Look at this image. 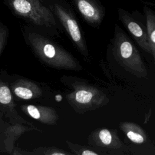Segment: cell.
<instances>
[{
	"label": "cell",
	"instance_id": "277c9868",
	"mask_svg": "<svg viewBox=\"0 0 155 155\" xmlns=\"http://www.w3.org/2000/svg\"><path fill=\"white\" fill-rule=\"evenodd\" d=\"M51 8L81 53L88 56V50L78 23L68 4L64 0H51Z\"/></svg>",
	"mask_w": 155,
	"mask_h": 155
},
{
	"label": "cell",
	"instance_id": "6da1fadb",
	"mask_svg": "<svg viewBox=\"0 0 155 155\" xmlns=\"http://www.w3.org/2000/svg\"><path fill=\"white\" fill-rule=\"evenodd\" d=\"M3 2L14 15L35 27L47 30L58 27L51 0H3Z\"/></svg>",
	"mask_w": 155,
	"mask_h": 155
},
{
	"label": "cell",
	"instance_id": "8992f818",
	"mask_svg": "<svg viewBox=\"0 0 155 155\" xmlns=\"http://www.w3.org/2000/svg\"><path fill=\"white\" fill-rule=\"evenodd\" d=\"M117 12L119 19L132 35L139 46L146 52L151 53L147 28L145 30L133 16L127 11L119 8Z\"/></svg>",
	"mask_w": 155,
	"mask_h": 155
},
{
	"label": "cell",
	"instance_id": "4fadbf2b",
	"mask_svg": "<svg viewBox=\"0 0 155 155\" xmlns=\"http://www.w3.org/2000/svg\"><path fill=\"white\" fill-rule=\"evenodd\" d=\"M12 101V94L10 89L5 85L0 87V103L8 104Z\"/></svg>",
	"mask_w": 155,
	"mask_h": 155
},
{
	"label": "cell",
	"instance_id": "9a60e30c",
	"mask_svg": "<svg viewBox=\"0 0 155 155\" xmlns=\"http://www.w3.org/2000/svg\"><path fill=\"white\" fill-rule=\"evenodd\" d=\"M7 36V28L0 22V51Z\"/></svg>",
	"mask_w": 155,
	"mask_h": 155
},
{
	"label": "cell",
	"instance_id": "7a4b0ae2",
	"mask_svg": "<svg viewBox=\"0 0 155 155\" xmlns=\"http://www.w3.org/2000/svg\"><path fill=\"white\" fill-rule=\"evenodd\" d=\"M28 39L37 54L47 64L56 68L79 71L81 65L73 56L41 34L28 31Z\"/></svg>",
	"mask_w": 155,
	"mask_h": 155
},
{
	"label": "cell",
	"instance_id": "ba28073f",
	"mask_svg": "<svg viewBox=\"0 0 155 155\" xmlns=\"http://www.w3.org/2000/svg\"><path fill=\"white\" fill-rule=\"evenodd\" d=\"M26 111L31 117L44 124H54L58 118L56 111L50 107L28 105Z\"/></svg>",
	"mask_w": 155,
	"mask_h": 155
},
{
	"label": "cell",
	"instance_id": "3957f363",
	"mask_svg": "<svg viewBox=\"0 0 155 155\" xmlns=\"http://www.w3.org/2000/svg\"><path fill=\"white\" fill-rule=\"evenodd\" d=\"M113 51L117 62L137 78H147V70L139 52L122 28L116 25Z\"/></svg>",
	"mask_w": 155,
	"mask_h": 155
},
{
	"label": "cell",
	"instance_id": "52a82bcc",
	"mask_svg": "<svg viewBox=\"0 0 155 155\" xmlns=\"http://www.w3.org/2000/svg\"><path fill=\"white\" fill-rule=\"evenodd\" d=\"M84 19L91 25H100L105 16V8L99 0H73Z\"/></svg>",
	"mask_w": 155,
	"mask_h": 155
},
{
	"label": "cell",
	"instance_id": "30bf717a",
	"mask_svg": "<svg viewBox=\"0 0 155 155\" xmlns=\"http://www.w3.org/2000/svg\"><path fill=\"white\" fill-rule=\"evenodd\" d=\"M145 5L143 11L145 16L146 27L151 46V54L153 56L155 65V11L147 4Z\"/></svg>",
	"mask_w": 155,
	"mask_h": 155
},
{
	"label": "cell",
	"instance_id": "5bb4252c",
	"mask_svg": "<svg viewBox=\"0 0 155 155\" xmlns=\"http://www.w3.org/2000/svg\"><path fill=\"white\" fill-rule=\"evenodd\" d=\"M70 148L74 151L76 154L80 155H98V153L93 151L92 150L87 148L84 147H80L73 145L71 143H68Z\"/></svg>",
	"mask_w": 155,
	"mask_h": 155
},
{
	"label": "cell",
	"instance_id": "7c38bea8",
	"mask_svg": "<svg viewBox=\"0 0 155 155\" xmlns=\"http://www.w3.org/2000/svg\"><path fill=\"white\" fill-rule=\"evenodd\" d=\"M34 84L28 82L22 83L15 87L13 91L15 94L19 98L23 99H30L39 94L41 91Z\"/></svg>",
	"mask_w": 155,
	"mask_h": 155
},
{
	"label": "cell",
	"instance_id": "8fae6325",
	"mask_svg": "<svg viewBox=\"0 0 155 155\" xmlns=\"http://www.w3.org/2000/svg\"><path fill=\"white\" fill-rule=\"evenodd\" d=\"M120 127L131 142L136 143H142L145 142L146 134L139 125L133 123L123 122L120 124Z\"/></svg>",
	"mask_w": 155,
	"mask_h": 155
},
{
	"label": "cell",
	"instance_id": "9c48e42d",
	"mask_svg": "<svg viewBox=\"0 0 155 155\" xmlns=\"http://www.w3.org/2000/svg\"><path fill=\"white\" fill-rule=\"evenodd\" d=\"M94 143L97 146L105 147L110 148H118L121 145L119 138L110 130L103 128L96 131L94 136Z\"/></svg>",
	"mask_w": 155,
	"mask_h": 155
},
{
	"label": "cell",
	"instance_id": "5b68a950",
	"mask_svg": "<svg viewBox=\"0 0 155 155\" xmlns=\"http://www.w3.org/2000/svg\"><path fill=\"white\" fill-rule=\"evenodd\" d=\"M67 99L74 109L80 113L94 110L108 102L103 92L85 84L76 86L74 90L67 95Z\"/></svg>",
	"mask_w": 155,
	"mask_h": 155
}]
</instances>
